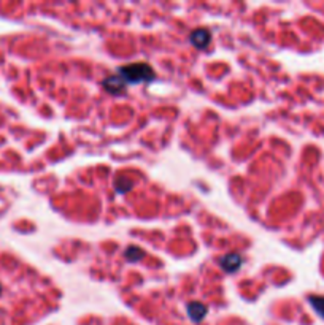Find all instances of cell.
I'll return each instance as SVG.
<instances>
[{"instance_id":"1","label":"cell","mask_w":324,"mask_h":325,"mask_svg":"<svg viewBox=\"0 0 324 325\" xmlns=\"http://www.w3.org/2000/svg\"><path fill=\"white\" fill-rule=\"evenodd\" d=\"M119 76H121L127 84H138V82L153 81L156 73L153 67L146 62H134L124 65L119 68Z\"/></svg>"},{"instance_id":"2","label":"cell","mask_w":324,"mask_h":325,"mask_svg":"<svg viewBox=\"0 0 324 325\" xmlns=\"http://www.w3.org/2000/svg\"><path fill=\"white\" fill-rule=\"evenodd\" d=\"M189 42L199 50H205L211 42V35L208 29H196L189 35Z\"/></svg>"},{"instance_id":"3","label":"cell","mask_w":324,"mask_h":325,"mask_svg":"<svg viewBox=\"0 0 324 325\" xmlns=\"http://www.w3.org/2000/svg\"><path fill=\"white\" fill-rule=\"evenodd\" d=\"M126 86H127V82L119 75H113V76H108L107 80H104V88L113 96L123 94L126 90Z\"/></svg>"},{"instance_id":"4","label":"cell","mask_w":324,"mask_h":325,"mask_svg":"<svg viewBox=\"0 0 324 325\" xmlns=\"http://www.w3.org/2000/svg\"><path fill=\"white\" fill-rule=\"evenodd\" d=\"M186 312L189 316V319L197 324V322L203 320V318H205L207 312H208V308L200 302H191L186 306Z\"/></svg>"},{"instance_id":"5","label":"cell","mask_w":324,"mask_h":325,"mask_svg":"<svg viewBox=\"0 0 324 325\" xmlns=\"http://www.w3.org/2000/svg\"><path fill=\"white\" fill-rule=\"evenodd\" d=\"M219 264H221V268H223L224 272L235 273L240 268V265L243 264V258L240 254H227L226 257H223L219 260Z\"/></svg>"},{"instance_id":"6","label":"cell","mask_w":324,"mask_h":325,"mask_svg":"<svg viewBox=\"0 0 324 325\" xmlns=\"http://www.w3.org/2000/svg\"><path fill=\"white\" fill-rule=\"evenodd\" d=\"M308 303L311 304V308L314 310L319 318L324 319V296L322 295H310Z\"/></svg>"},{"instance_id":"7","label":"cell","mask_w":324,"mask_h":325,"mask_svg":"<svg viewBox=\"0 0 324 325\" xmlns=\"http://www.w3.org/2000/svg\"><path fill=\"white\" fill-rule=\"evenodd\" d=\"M124 257L129 260V262H140V260L145 257V250L137 248V246H129L124 252Z\"/></svg>"},{"instance_id":"8","label":"cell","mask_w":324,"mask_h":325,"mask_svg":"<svg viewBox=\"0 0 324 325\" xmlns=\"http://www.w3.org/2000/svg\"><path fill=\"white\" fill-rule=\"evenodd\" d=\"M134 188V181L129 178H118L115 181V189L118 194H127Z\"/></svg>"},{"instance_id":"9","label":"cell","mask_w":324,"mask_h":325,"mask_svg":"<svg viewBox=\"0 0 324 325\" xmlns=\"http://www.w3.org/2000/svg\"><path fill=\"white\" fill-rule=\"evenodd\" d=\"M0 295H2V286H0Z\"/></svg>"}]
</instances>
